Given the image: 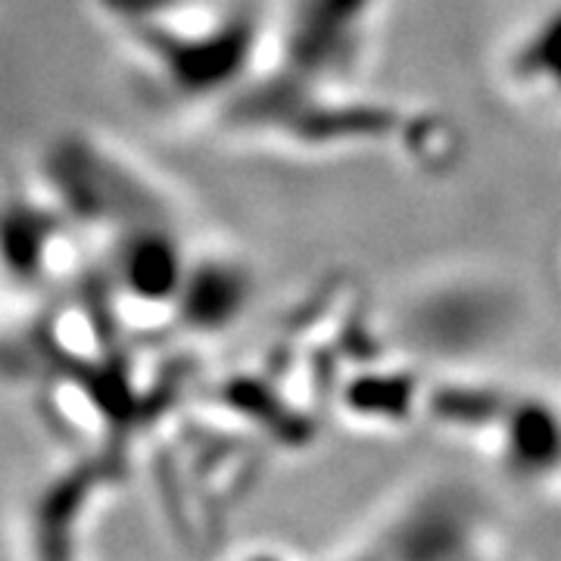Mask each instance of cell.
Returning a JSON list of instances; mask_svg holds the SVG:
<instances>
[{
	"label": "cell",
	"instance_id": "cell-1",
	"mask_svg": "<svg viewBox=\"0 0 561 561\" xmlns=\"http://www.w3.org/2000/svg\"><path fill=\"white\" fill-rule=\"evenodd\" d=\"M505 88L527 106L561 113V0L515 25L500 57Z\"/></svg>",
	"mask_w": 561,
	"mask_h": 561
}]
</instances>
